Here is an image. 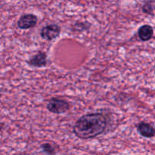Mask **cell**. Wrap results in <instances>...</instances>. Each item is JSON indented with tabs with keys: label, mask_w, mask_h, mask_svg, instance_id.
I'll return each mask as SVG.
<instances>
[{
	"label": "cell",
	"mask_w": 155,
	"mask_h": 155,
	"mask_svg": "<svg viewBox=\"0 0 155 155\" xmlns=\"http://www.w3.org/2000/svg\"><path fill=\"white\" fill-rule=\"evenodd\" d=\"M107 126V118L103 114H87L77 120L73 131L79 139H93L102 134L106 130Z\"/></svg>",
	"instance_id": "1"
},
{
	"label": "cell",
	"mask_w": 155,
	"mask_h": 155,
	"mask_svg": "<svg viewBox=\"0 0 155 155\" xmlns=\"http://www.w3.org/2000/svg\"><path fill=\"white\" fill-rule=\"evenodd\" d=\"M46 108L51 113L55 114H64L70 110V104L67 101L58 98H52L49 100Z\"/></svg>",
	"instance_id": "2"
},
{
	"label": "cell",
	"mask_w": 155,
	"mask_h": 155,
	"mask_svg": "<svg viewBox=\"0 0 155 155\" xmlns=\"http://www.w3.org/2000/svg\"><path fill=\"white\" fill-rule=\"evenodd\" d=\"M61 33V28L57 24H50L44 27L41 30L40 36L42 39L51 41L59 36Z\"/></svg>",
	"instance_id": "3"
},
{
	"label": "cell",
	"mask_w": 155,
	"mask_h": 155,
	"mask_svg": "<svg viewBox=\"0 0 155 155\" xmlns=\"http://www.w3.org/2000/svg\"><path fill=\"white\" fill-rule=\"evenodd\" d=\"M38 18L33 14H27L22 15L18 21V27L21 30H28L36 25Z\"/></svg>",
	"instance_id": "4"
},
{
	"label": "cell",
	"mask_w": 155,
	"mask_h": 155,
	"mask_svg": "<svg viewBox=\"0 0 155 155\" xmlns=\"http://www.w3.org/2000/svg\"><path fill=\"white\" fill-rule=\"evenodd\" d=\"M30 66L35 68H43L47 64V55L45 52H39L29 59L27 62Z\"/></svg>",
	"instance_id": "5"
},
{
	"label": "cell",
	"mask_w": 155,
	"mask_h": 155,
	"mask_svg": "<svg viewBox=\"0 0 155 155\" xmlns=\"http://www.w3.org/2000/svg\"><path fill=\"white\" fill-rule=\"evenodd\" d=\"M137 130L143 137L152 138L155 136V129L148 123L141 122L138 124Z\"/></svg>",
	"instance_id": "6"
},
{
	"label": "cell",
	"mask_w": 155,
	"mask_h": 155,
	"mask_svg": "<svg viewBox=\"0 0 155 155\" xmlns=\"http://www.w3.org/2000/svg\"><path fill=\"white\" fill-rule=\"evenodd\" d=\"M153 34H154V30H153L152 27L150 25L145 24V25L142 26L138 30V35L139 37L142 41H148L152 38Z\"/></svg>",
	"instance_id": "7"
},
{
	"label": "cell",
	"mask_w": 155,
	"mask_h": 155,
	"mask_svg": "<svg viewBox=\"0 0 155 155\" xmlns=\"http://www.w3.org/2000/svg\"><path fill=\"white\" fill-rule=\"evenodd\" d=\"M41 148L44 153L48 155H54L56 152L54 147L50 143L42 144V145H41Z\"/></svg>",
	"instance_id": "8"
},
{
	"label": "cell",
	"mask_w": 155,
	"mask_h": 155,
	"mask_svg": "<svg viewBox=\"0 0 155 155\" xmlns=\"http://www.w3.org/2000/svg\"><path fill=\"white\" fill-rule=\"evenodd\" d=\"M90 27V24L88 23H77L74 25V29L77 31H83V30H88Z\"/></svg>",
	"instance_id": "9"
},
{
	"label": "cell",
	"mask_w": 155,
	"mask_h": 155,
	"mask_svg": "<svg viewBox=\"0 0 155 155\" xmlns=\"http://www.w3.org/2000/svg\"><path fill=\"white\" fill-rule=\"evenodd\" d=\"M142 10L145 13L147 14H152V7H151V4H145L142 8Z\"/></svg>",
	"instance_id": "10"
},
{
	"label": "cell",
	"mask_w": 155,
	"mask_h": 155,
	"mask_svg": "<svg viewBox=\"0 0 155 155\" xmlns=\"http://www.w3.org/2000/svg\"><path fill=\"white\" fill-rule=\"evenodd\" d=\"M0 97H1V94H0Z\"/></svg>",
	"instance_id": "11"
}]
</instances>
